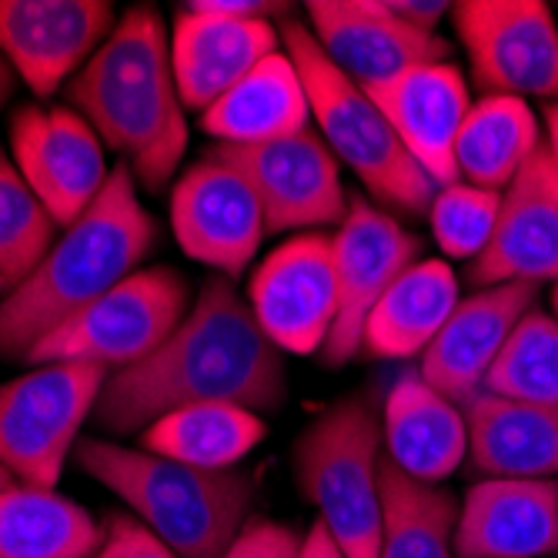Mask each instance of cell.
I'll list each match as a JSON object with an SVG mask.
<instances>
[{
  "label": "cell",
  "mask_w": 558,
  "mask_h": 558,
  "mask_svg": "<svg viewBox=\"0 0 558 558\" xmlns=\"http://www.w3.org/2000/svg\"><path fill=\"white\" fill-rule=\"evenodd\" d=\"M284 351L258 328L231 278H208L184 322L137 365L108 375L90 422L131 435L187 404L275 412L284 401Z\"/></svg>",
  "instance_id": "6da1fadb"
},
{
  "label": "cell",
  "mask_w": 558,
  "mask_h": 558,
  "mask_svg": "<svg viewBox=\"0 0 558 558\" xmlns=\"http://www.w3.org/2000/svg\"><path fill=\"white\" fill-rule=\"evenodd\" d=\"M68 105L118 150L147 191H161L187 150V121L171 68V34L155 8H131L68 84Z\"/></svg>",
  "instance_id": "7a4b0ae2"
},
{
  "label": "cell",
  "mask_w": 558,
  "mask_h": 558,
  "mask_svg": "<svg viewBox=\"0 0 558 558\" xmlns=\"http://www.w3.org/2000/svg\"><path fill=\"white\" fill-rule=\"evenodd\" d=\"M134 174L118 165L94 205L47 251L24 284L0 301V359L27 354L87 304L131 278L155 244L158 225L141 205Z\"/></svg>",
  "instance_id": "3957f363"
},
{
  "label": "cell",
  "mask_w": 558,
  "mask_h": 558,
  "mask_svg": "<svg viewBox=\"0 0 558 558\" xmlns=\"http://www.w3.org/2000/svg\"><path fill=\"white\" fill-rule=\"evenodd\" d=\"M74 462L178 558H225L247 525L255 485L238 469L205 472L105 438H81Z\"/></svg>",
  "instance_id": "277c9868"
},
{
  "label": "cell",
  "mask_w": 558,
  "mask_h": 558,
  "mask_svg": "<svg viewBox=\"0 0 558 558\" xmlns=\"http://www.w3.org/2000/svg\"><path fill=\"white\" fill-rule=\"evenodd\" d=\"M278 31L284 54L301 71L312 121L318 124V134L335 161L359 178L378 205L404 215H425L438 187L404 150L401 137L372 100V94L322 54L318 40L301 21L284 17Z\"/></svg>",
  "instance_id": "5b68a950"
},
{
  "label": "cell",
  "mask_w": 558,
  "mask_h": 558,
  "mask_svg": "<svg viewBox=\"0 0 558 558\" xmlns=\"http://www.w3.org/2000/svg\"><path fill=\"white\" fill-rule=\"evenodd\" d=\"M381 418L365 398H344L301 432L294 478L348 558L381 548Z\"/></svg>",
  "instance_id": "8992f818"
},
{
  "label": "cell",
  "mask_w": 558,
  "mask_h": 558,
  "mask_svg": "<svg viewBox=\"0 0 558 558\" xmlns=\"http://www.w3.org/2000/svg\"><path fill=\"white\" fill-rule=\"evenodd\" d=\"M191 312V288L181 271L158 265L137 268L114 284L105 298L58 331H50L31 354L27 365H94L108 375L124 372L147 359Z\"/></svg>",
  "instance_id": "52a82bcc"
},
{
  "label": "cell",
  "mask_w": 558,
  "mask_h": 558,
  "mask_svg": "<svg viewBox=\"0 0 558 558\" xmlns=\"http://www.w3.org/2000/svg\"><path fill=\"white\" fill-rule=\"evenodd\" d=\"M105 381L94 365H34L0 385V469L21 485L54 488Z\"/></svg>",
  "instance_id": "ba28073f"
},
{
  "label": "cell",
  "mask_w": 558,
  "mask_h": 558,
  "mask_svg": "<svg viewBox=\"0 0 558 558\" xmlns=\"http://www.w3.org/2000/svg\"><path fill=\"white\" fill-rule=\"evenodd\" d=\"M451 21L488 94L558 100V27L542 0H462Z\"/></svg>",
  "instance_id": "9c48e42d"
},
{
  "label": "cell",
  "mask_w": 558,
  "mask_h": 558,
  "mask_svg": "<svg viewBox=\"0 0 558 558\" xmlns=\"http://www.w3.org/2000/svg\"><path fill=\"white\" fill-rule=\"evenodd\" d=\"M247 304L284 354H322L338 322L335 238L304 231L278 244L251 275Z\"/></svg>",
  "instance_id": "30bf717a"
},
{
  "label": "cell",
  "mask_w": 558,
  "mask_h": 558,
  "mask_svg": "<svg viewBox=\"0 0 558 558\" xmlns=\"http://www.w3.org/2000/svg\"><path fill=\"white\" fill-rule=\"evenodd\" d=\"M171 228L184 255L221 278L244 275L268 234L255 187L215 150L174 181Z\"/></svg>",
  "instance_id": "8fae6325"
},
{
  "label": "cell",
  "mask_w": 558,
  "mask_h": 558,
  "mask_svg": "<svg viewBox=\"0 0 558 558\" xmlns=\"http://www.w3.org/2000/svg\"><path fill=\"white\" fill-rule=\"evenodd\" d=\"M11 161L58 228H71L105 191V144L74 108L24 105L11 118Z\"/></svg>",
  "instance_id": "7c38bea8"
},
{
  "label": "cell",
  "mask_w": 558,
  "mask_h": 558,
  "mask_svg": "<svg viewBox=\"0 0 558 558\" xmlns=\"http://www.w3.org/2000/svg\"><path fill=\"white\" fill-rule=\"evenodd\" d=\"M211 150L251 181L265 208L268 231L304 234L344 221L351 197L344 194L338 161L318 131L308 128L255 147L215 144Z\"/></svg>",
  "instance_id": "4fadbf2b"
},
{
  "label": "cell",
  "mask_w": 558,
  "mask_h": 558,
  "mask_svg": "<svg viewBox=\"0 0 558 558\" xmlns=\"http://www.w3.org/2000/svg\"><path fill=\"white\" fill-rule=\"evenodd\" d=\"M335 238L338 322L322 351L325 365H348L362 351V331L381 294L418 262V238L372 197H351Z\"/></svg>",
  "instance_id": "5bb4252c"
},
{
  "label": "cell",
  "mask_w": 558,
  "mask_h": 558,
  "mask_svg": "<svg viewBox=\"0 0 558 558\" xmlns=\"http://www.w3.org/2000/svg\"><path fill=\"white\" fill-rule=\"evenodd\" d=\"M111 21L105 0H0V58L37 97H50L108 40Z\"/></svg>",
  "instance_id": "9a60e30c"
},
{
  "label": "cell",
  "mask_w": 558,
  "mask_h": 558,
  "mask_svg": "<svg viewBox=\"0 0 558 558\" xmlns=\"http://www.w3.org/2000/svg\"><path fill=\"white\" fill-rule=\"evenodd\" d=\"M308 31L322 54L359 87H375L422 64H441L451 44L391 14L388 0H312Z\"/></svg>",
  "instance_id": "2e32d148"
},
{
  "label": "cell",
  "mask_w": 558,
  "mask_h": 558,
  "mask_svg": "<svg viewBox=\"0 0 558 558\" xmlns=\"http://www.w3.org/2000/svg\"><path fill=\"white\" fill-rule=\"evenodd\" d=\"M469 278L482 288L558 281V168L545 144L501 191L495 234Z\"/></svg>",
  "instance_id": "e0dca14e"
},
{
  "label": "cell",
  "mask_w": 558,
  "mask_h": 558,
  "mask_svg": "<svg viewBox=\"0 0 558 558\" xmlns=\"http://www.w3.org/2000/svg\"><path fill=\"white\" fill-rule=\"evenodd\" d=\"M532 284H492L459 301V308L425 348L418 375L448 401L465 409L482 395L488 368L515 325L532 312Z\"/></svg>",
  "instance_id": "ac0fdd59"
},
{
  "label": "cell",
  "mask_w": 558,
  "mask_h": 558,
  "mask_svg": "<svg viewBox=\"0 0 558 558\" xmlns=\"http://www.w3.org/2000/svg\"><path fill=\"white\" fill-rule=\"evenodd\" d=\"M275 50H281V31L271 21L225 17L181 4L171 27V68L181 105L205 114Z\"/></svg>",
  "instance_id": "d6986e66"
},
{
  "label": "cell",
  "mask_w": 558,
  "mask_h": 558,
  "mask_svg": "<svg viewBox=\"0 0 558 558\" xmlns=\"http://www.w3.org/2000/svg\"><path fill=\"white\" fill-rule=\"evenodd\" d=\"M365 90L435 187L459 181L454 141L472 111L469 84L459 68L448 61L422 64Z\"/></svg>",
  "instance_id": "ffe728a7"
},
{
  "label": "cell",
  "mask_w": 558,
  "mask_h": 558,
  "mask_svg": "<svg viewBox=\"0 0 558 558\" xmlns=\"http://www.w3.org/2000/svg\"><path fill=\"white\" fill-rule=\"evenodd\" d=\"M558 551V482L482 478L454 525V558H545Z\"/></svg>",
  "instance_id": "44dd1931"
},
{
  "label": "cell",
  "mask_w": 558,
  "mask_h": 558,
  "mask_svg": "<svg viewBox=\"0 0 558 558\" xmlns=\"http://www.w3.org/2000/svg\"><path fill=\"white\" fill-rule=\"evenodd\" d=\"M385 459L415 482L438 485L469 459L465 409L435 391L418 372L401 375L381 409Z\"/></svg>",
  "instance_id": "7402d4cb"
},
{
  "label": "cell",
  "mask_w": 558,
  "mask_h": 558,
  "mask_svg": "<svg viewBox=\"0 0 558 558\" xmlns=\"http://www.w3.org/2000/svg\"><path fill=\"white\" fill-rule=\"evenodd\" d=\"M469 469L478 478H558V409L478 395L465 404Z\"/></svg>",
  "instance_id": "603a6c76"
},
{
  "label": "cell",
  "mask_w": 558,
  "mask_h": 558,
  "mask_svg": "<svg viewBox=\"0 0 558 558\" xmlns=\"http://www.w3.org/2000/svg\"><path fill=\"white\" fill-rule=\"evenodd\" d=\"M308 128V90H304L301 71L284 50H275L247 77H241L218 105L201 114V131L231 147L284 141Z\"/></svg>",
  "instance_id": "cb8c5ba5"
},
{
  "label": "cell",
  "mask_w": 558,
  "mask_h": 558,
  "mask_svg": "<svg viewBox=\"0 0 558 558\" xmlns=\"http://www.w3.org/2000/svg\"><path fill=\"white\" fill-rule=\"evenodd\" d=\"M459 301V275L445 262L418 258L372 308L362 331V351L381 362L425 354Z\"/></svg>",
  "instance_id": "d4e9b609"
},
{
  "label": "cell",
  "mask_w": 558,
  "mask_h": 558,
  "mask_svg": "<svg viewBox=\"0 0 558 558\" xmlns=\"http://www.w3.org/2000/svg\"><path fill=\"white\" fill-rule=\"evenodd\" d=\"M105 529L74 498L14 482L0 492V558H90Z\"/></svg>",
  "instance_id": "484cf974"
},
{
  "label": "cell",
  "mask_w": 558,
  "mask_h": 558,
  "mask_svg": "<svg viewBox=\"0 0 558 558\" xmlns=\"http://www.w3.org/2000/svg\"><path fill=\"white\" fill-rule=\"evenodd\" d=\"M268 435V425L258 412L241 409V404H187L141 435L144 451L161 454V459L194 465L205 472H234Z\"/></svg>",
  "instance_id": "4316f807"
},
{
  "label": "cell",
  "mask_w": 558,
  "mask_h": 558,
  "mask_svg": "<svg viewBox=\"0 0 558 558\" xmlns=\"http://www.w3.org/2000/svg\"><path fill=\"white\" fill-rule=\"evenodd\" d=\"M538 147L542 131L529 100L485 94L478 105H472L454 141V168H459V181L501 194L535 158Z\"/></svg>",
  "instance_id": "83f0119b"
},
{
  "label": "cell",
  "mask_w": 558,
  "mask_h": 558,
  "mask_svg": "<svg viewBox=\"0 0 558 558\" xmlns=\"http://www.w3.org/2000/svg\"><path fill=\"white\" fill-rule=\"evenodd\" d=\"M459 501L441 485L415 482L381 459L378 558H454Z\"/></svg>",
  "instance_id": "f1b7e54d"
},
{
  "label": "cell",
  "mask_w": 558,
  "mask_h": 558,
  "mask_svg": "<svg viewBox=\"0 0 558 558\" xmlns=\"http://www.w3.org/2000/svg\"><path fill=\"white\" fill-rule=\"evenodd\" d=\"M485 395L548 404L558 409V322L545 312H529L498 351L485 378Z\"/></svg>",
  "instance_id": "f546056e"
},
{
  "label": "cell",
  "mask_w": 558,
  "mask_h": 558,
  "mask_svg": "<svg viewBox=\"0 0 558 558\" xmlns=\"http://www.w3.org/2000/svg\"><path fill=\"white\" fill-rule=\"evenodd\" d=\"M54 241V218L34 197L8 150H0V291L11 294L24 284Z\"/></svg>",
  "instance_id": "4dcf8cb0"
},
{
  "label": "cell",
  "mask_w": 558,
  "mask_h": 558,
  "mask_svg": "<svg viewBox=\"0 0 558 558\" xmlns=\"http://www.w3.org/2000/svg\"><path fill=\"white\" fill-rule=\"evenodd\" d=\"M498 211H501L498 191H485L465 181L438 187L428 208V225L441 255L472 265L495 234Z\"/></svg>",
  "instance_id": "1f68e13d"
},
{
  "label": "cell",
  "mask_w": 558,
  "mask_h": 558,
  "mask_svg": "<svg viewBox=\"0 0 558 558\" xmlns=\"http://www.w3.org/2000/svg\"><path fill=\"white\" fill-rule=\"evenodd\" d=\"M90 558H178L155 532L131 515H111L105 542Z\"/></svg>",
  "instance_id": "d6a6232c"
},
{
  "label": "cell",
  "mask_w": 558,
  "mask_h": 558,
  "mask_svg": "<svg viewBox=\"0 0 558 558\" xmlns=\"http://www.w3.org/2000/svg\"><path fill=\"white\" fill-rule=\"evenodd\" d=\"M301 538L294 529L271 522V519H255L241 529L234 545L228 548L225 558H298Z\"/></svg>",
  "instance_id": "836d02e7"
},
{
  "label": "cell",
  "mask_w": 558,
  "mask_h": 558,
  "mask_svg": "<svg viewBox=\"0 0 558 558\" xmlns=\"http://www.w3.org/2000/svg\"><path fill=\"white\" fill-rule=\"evenodd\" d=\"M388 8L395 17H401L404 24H412L418 31H435V24L451 14V4H445V0H388Z\"/></svg>",
  "instance_id": "e575fe53"
},
{
  "label": "cell",
  "mask_w": 558,
  "mask_h": 558,
  "mask_svg": "<svg viewBox=\"0 0 558 558\" xmlns=\"http://www.w3.org/2000/svg\"><path fill=\"white\" fill-rule=\"evenodd\" d=\"M298 558H348V555H344L341 545L328 535V529H325L322 522H315L308 532H304V538H301Z\"/></svg>",
  "instance_id": "d590c367"
},
{
  "label": "cell",
  "mask_w": 558,
  "mask_h": 558,
  "mask_svg": "<svg viewBox=\"0 0 558 558\" xmlns=\"http://www.w3.org/2000/svg\"><path fill=\"white\" fill-rule=\"evenodd\" d=\"M545 128H548L545 147H548V155H551V161H555V168H558V105H551V108L545 111Z\"/></svg>",
  "instance_id": "8d00e7d4"
},
{
  "label": "cell",
  "mask_w": 558,
  "mask_h": 558,
  "mask_svg": "<svg viewBox=\"0 0 558 558\" xmlns=\"http://www.w3.org/2000/svg\"><path fill=\"white\" fill-rule=\"evenodd\" d=\"M11 84H14V71L4 58H0V108H4V100L11 94Z\"/></svg>",
  "instance_id": "74e56055"
},
{
  "label": "cell",
  "mask_w": 558,
  "mask_h": 558,
  "mask_svg": "<svg viewBox=\"0 0 558 558\" xmlns=\"http://www.w3.org/2000/svg\"><path fill=\"white\" fill-rule=\"evenodd\" d=\"M11 485H14V478H11V475H8L4 469H0V492H4V488H11Z\"/></svg>",
  "instance_id": "f35d334b"
},
{
  "label": "cell",
  "mask_w": 558,
  "mask_h": 558,
  "mask_svg": "<svg viewBox=\"0 0 558 558\" xmlns=\"http://www.w3.org/2000/svg\"><path fill=\"white\" fill-rule=\"evenodd\" d=\"M551 308H555V322H558V281H555V291H551Z\"/></svg>",
  "instance_id": "ab89813d"
}]
</instances>
